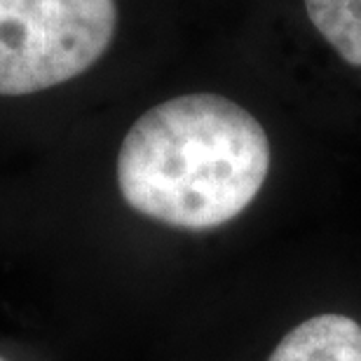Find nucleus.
<instances>
[{"mask_svg": "<svg viewBox=\"0 0 361 361\" xmlns=\"http://www.w3.org/2000/svg\"><path fill=\"white\" fill-rule=\"evenodd\" d=\"M115 171L136 214L180 230H212L261 192L270 141L261 122L228 97L183 94L129 127Z\"/></svg>", "mask_w": 361, "mask_h": 361, "instance_id": "f257e3e1", "label": "nucleus"}, {"mask_svg": "<svg viewBox=\"0 0 361 361\" xmlns=\"http://www.w3.org/2000/svg\"><path fill=\"white\" fill-rule=\"evenodd\" d=\"M115 31V0H0V97L38 94L82 75Z\"/></svg>", "mask_w": 361, "mask_h": 361, "instance_id": "f03ea898", "label": "nucleus"}, {"mask_svg": "<svg viewBox=\"0 0 361 361\" xmlns=\"http://www.w3.org/2000/svg\"><path fill=\"white\" fill-rule=\"evenodd\" d=\"M268 361H361V324L343 314H319L281 338Z\"/></svg>", "mask_w": 361, "mask_h": 361, "instance_id": "7ed1b4c3", "label": "nucleus"}, {"mask_svg": "<svg viewBox=\"0 0 361 361\" xmlns=\"http://www.w3.org/2000/svg\"><path fill=\"white\" fill-rule=\"evenodd\" d=\"M305 12L338 56L361 68V0H305Z\"/></svg>", "mask_w": 361, "mask_h": 361, "instance_id": "20e7f679", "label": "nucleus"}, {"mask_svg": "<svg viewBox=\"0 0 361 361\" xmlns=\"http://www.w3.org/2000/svg\"><path fill=\"white\" fill-rule=\"evenodd\" d=\"M0 361H7V359H3V357H0Z\"/></svg>", "mask_w": 361, "mask_h": 361, "instance_id": "39448f33", "label": "nucleus"}]
</instances>
